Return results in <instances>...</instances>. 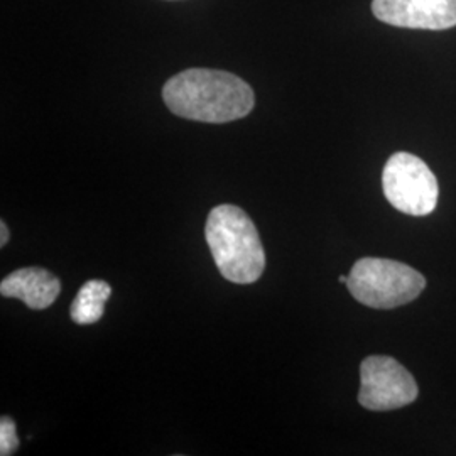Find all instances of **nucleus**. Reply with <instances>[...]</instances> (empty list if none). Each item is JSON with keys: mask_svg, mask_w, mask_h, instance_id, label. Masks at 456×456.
I'll return each instance as SVG.
<instances>
[{"mask_svg": "<svg viewBox=\"0 0 456 456\" xmlns=\"http://www.w3.org/2000/svg\"><path fill=\"white\" fill-rule=\"evenodd\" d=\"M166 107L178 117L227 124L250 114L256 98L250 85L220 69L191 68L169 78L163 88Z\"/></svg>", "mask_w": 456, "mask_h": 456, "instance_id": "nucleus-1", "label": "nucleus"}, {"mask_svg": "<svg viewBox=\"0 0 456 456\" xmlns=\"http://www.w3.org/2000/svg\"><path fill=\"white\" fill-rule=\"evenodd\" d=\"M213 261L220 274L235 284H252L265 269L259 232L248 215L235 205L215 207L205 228Z\"/></svg>", "mask_w": 456, "mask_h": 456, "instance_id": "nucleus-2", "label": "nucleus"}, {"mask_svg": "<svg viewBox=\"0 0 456 456\" xmlns=\"http://www.w3.org/2000/svg\"><path fill=\"white\" fill-rule=\"evenodd\" d=\"M346 288L369 308L392 310L408 305L423 293L426 279L408 264L363 257L354 264Z\"/></svg>", "mask_w": 456, "mask_h": 456, "instance_id": "nucleus-3", "label": "nucleus"}, {"mask_svg": "<svg viewBox=\"0 0 456 456\" xmlns=\"http://www.w3.org/2000/svg\"><path fill=\"white\" fill-rule=\"evenodd\" d=\"M384 195L399 212L426 216L438 203V180L423 159L409 152H395L382 173Z\"/></svg>", "mask_w": 456, "mask_h": 456, "instance_id": "nucleus-4", "label": "nucleus"}, {"mask_svg": "<svg viewBox=\"0 0 456 456\" xmlns=\"http://www.w3.org/2000/svg\"><path fill=\"white\" fill-rule=\"evenodd\" d=\"M360 406L369 411H392L418 399L414 377L392 357L372 355L360 365Z\"/></svg>", "mask_w": 456, "mask_h": 456, "instance_id": "nucleus-5", "label": "nucleus"}, {"mask_svg": "<svg viewBox=\"0 0 456 456\" xmlns=\"http://www.w3.org/2000/svg\"><path fill=\"white\" fill-rule=\"evenodd\" d=\"M374 16L395 28L444 31L456 26V0H374Z\"/></svg>", "mask_w": 456, "mask_h": 456, "instance_id": "nucleus-6", "label": "nucleus"}, {"mask_svg": "<svg viewBox=\"0 0 456 456\" xmlns=\"http://www.w3.org/2000/svg\"><path fill=\"white\" fill-rule=\"evenodd\" d=\"M4 297L20 299L31 310H46L61 293L60 279L41 267L17 269L0 284Z\"/></svg>", "mask_w": 456, "mask_h": 456, "instance_id": "nucleus-7", "label": "nucleus"}, {"mask_svg": "<svg viewBox=\"0 0 456 456\" xmlns=\"http://www.w3.org/2000/svg\"><path fill=\"white\" fill-rule=\"evenodd\" d=\"M112 294L109 282L94 279L82 286L71 303V320L77 325H94L103 316L105 303Z\"/></svg>", "mask_w": 456, "mask_h": 456, "instance_id": "nucleus-8", "label": "nucleus"}, {"mask_svg": "<svg viewBox=\"0 0 456 456\" xmlns=\"http://www.w3.org/2000/svg\"><path fill=\"white\" fill-rule=\"evenodd\" d=\"M19 448L16 423L9 416H2L0 419V455H12Z\"/></svg>", "mask_w": 456, "mask_h": 456, "instance_id": "nucleus-9", "label": "nucleus"}, {"mask_svg": "<svg viewBox=\"0 0 456 456\" xmlns=\"http://www.w3.org/2000/svg\"><path fill=\"white\" fill-rule=\"evenodd\" d=\"M9 242V228L5 225V222H0V247H5Z\"/></svg>", "mask_w": 456, "mask_h": 456, "instance_id": "nucleus-10", "label": "nucleus"}, {"mask_svg": "<svg viewBox=\"0 0 456 456\" xmlns=\"http://www.w3.org/2000/svg\"><path fill=\"white\" fill-rule=\"evenodd\" d=\"M338 281H340L342 284H346V281H348V276H340L338 277Z\"/></svg>", "mask_w": 456, "mask_h": 456, "instance_id": "nucleus-11", "label": "nucleus"}]
</instances>
